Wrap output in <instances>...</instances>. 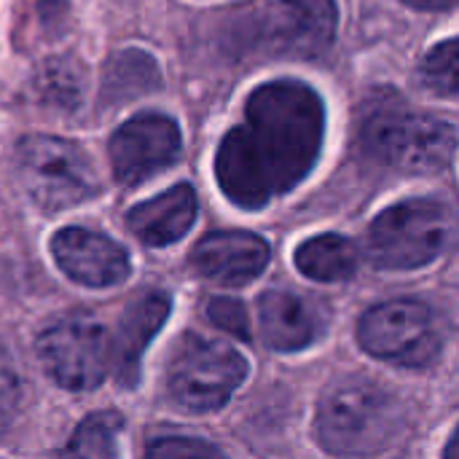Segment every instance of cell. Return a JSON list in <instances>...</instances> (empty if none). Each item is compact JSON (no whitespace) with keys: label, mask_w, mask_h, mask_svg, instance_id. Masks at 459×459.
Masks as SVG:
<instances>
[{"label":"cell","mask_w":459,"mask_h":459,"mask_svg":"<svg viewBox=\"0 0 459 459\" xmlns=\"http://www.w3.org/2000/svg\"><path fill=\"white\" fill-rule=\"evenodd\" d=\"M325 132L320 94L290 78L258 86L245 118L218 145L215 178L221 191L245 210H261L296 188L315 167Z\"/></svg>","instance_id":"cell-1"},{"label":"cell","mask_w":459,"mask_h":459,"mask_svg":"<svg viewBox=\"0 0 459 459\" xmlns=\"http://www.w3.org/2000/svg\"><path fill=\"white\" fill-rule=\"evenodd\" d=\"M317 441L336 457H374L406 433V409L395 393L366 377L333 382L317 406Z\"/></svg>","instance_id":"cell-2"},{"label":"cell","mask_w":459,"mask_h":459,"mask_svg":"<svg viewBox=\"0 0 459 459\" xmlns=\"http://www.w3.org/2000/svg\"><path fill=\"white\" fill-rule=\"evenodd\" d=\"M360 140L371 159L403 172H438L452 164L457 151L452 121L414 113L395 102L366 116Z\"/></svg>","instance_id":"cell-3"},{"label":"cell","mask_w":459,"mask_h":459,"mask_svg":"<svg viewBox=\"0 0 459 459\" xmlns=\"http://www.w3.org/2000/svg\"><path fill=\"white\" fill-rule=\"evenodd\" d=\"M452 231L455 212L444 199H406L374 218L366 253L379 269H420L444 253Z\"/></svg>","instance_id":"cell-4"},{"label":"cell","mask_w":459,"mask_h":459,"mask_svg":"<svg viewBox=\"0 0 459 459\" xmlns=\"http://www.w3.org/2000/svg\"><path fill=\"white\" fill-rule=\"evenodd\" d=\"M13 167L27 196L46 212L75 207L100 191L89 156L62 137H22L13 151Z\"/></svg>","instance_id":"cell-5"},{"label":"cell","mask_w":459,"mask_h":459,"mask_svg":"<svg viewBox=\"0 0 459 459\" xmlns=\"http://www.w3.org/2000/svg\"><path fill=\"white\" fill-rule=\"evenodd\" d=\"M247 377V360L229 344L199 333H186L167 368V387L178 406L188 411H218Z\"/></svg>","instance_id":"cell-6"},{"label":"cell","mask_w":459,"mask_h":459,"mask_svg":"<svg viewBox=\"0 0 459 459\" xmlns=\"http://www.w3.org/2000/svg\"><path fill=\"white\" fill-rule=\"evenodd\" d=\"M358 339L363 350L385 363L428 368L444 347V325L436 309L417 299H395L368 309Z\"/></svg>","instance_id":"cell-7"},{"label":"cell","mask_w":459,"mask_h":459,"mask_svg":"<svg viewBox=\"0 0 459 459\" xmlns=\"http://www.w3.org/2000/svg\"><path fill=\"white\" fill-rule=\"evenodd\" d=\"M38 360L62 390L89 393L110 374V342L89 315H67L38 336Z\"/></svg>","instance_id":"cell-8"},{"label":"cell","mask_w":459,"mask_h":459,"mask_svg":"<svg viewBox=\"0 0 459 459\" xmlns=\"http://www.w3.org/2000/svg\"><path fill=\"white\" fill-rule=\"evenodd\" d=\"M339 24L336 0H264L255 16L258 46L277 56H323Z\"/></svg>","instance_id":"cell-9"},{"label":"cell","mask_w":459,"mask_h":459,"mask_svg":"<svg viewBox=\"0 0 459 459\" xmlns=\"http://www.w3.org/2000/svg\"><path fill=\"white\" fill-rule=\"evenodd\" d=\"M180 126L169 116H134L121 124L110 137L113 175L124 186H137L172 167L180 156Z\"/></svg>","instance_id":"cell-10"},{"label":"cell","mask_w":459,"mask_h":459,"mask_svg":"<svg viewBox=\"0 0 459 459\" xmlns=\"http://www.w3.org/2000/svg\"><path fill=\"white\" fill-rule=\"evenodd\" d=\"M51 255L73 282L86 288H113L132 272L129 255L118 242L83 226L56 231L51 239Z\"/></svg>","instance_id":"cell-11"},{"label":"cell","mask_w":459,"mask_h":459,"mask_svg":"<svg viewBox=\"0 0 459 459\" xmlns=\"http://www.w3.org/2000/svg\"><path fill=\"white\" fill-rule=\"evenodd\" d=\"M258 320L264 342L277 352H299L315 344L325 325L328 312L320 301L293 290H266L258 299Z\"/></svg>","instance_id":"cell-12"},{"label":"cell","mask_w":459,"mask_h":459,"mask_svg":"<svg viewBox=\"0 0 459 459\" xmlns=\"http://www.w3.org/2000/svg\"><path fill=\"white\" fill-rule=\"evenodd\" d=\"M269 242L250 231H212L191 253L196 272L212 282L247 285L264 274L269 264Z\"/></svg>","instance_id":"cell-13"},{"label":"cell","mask_w":459,"mask_h":459,"mask_svg":"<svg viewBox=\"0 0 459 459\" xmlns=\"http://www.w3.org/2000/svg\"><path fill=\"white\" fill-rule=\"evenodd\" d=\"M167 317H169V296L161 290H148L126 307L116 328V339L110 344V368L116 371L121 387H134L140 382L143 355L151 339L167 323Z\"/></svg>","instance_id":"cell-14"},{"label":"cell","mask_w":459,"mask_h":459,"mask_svg":"<svg viewBox=\"0 0 459 459\" xmlns=\"http://www.w3.org/2000/svg\"><path fill=\"white\" fill-rule=\"evenodd\" d=\"M196 221V191L188 183L172 186L164 194L129 210L132 234L148 247H167L188 234Z\"/></svg>","instance_id":"cell-15"},{"label":"cell","mask_w":459,"mask_h":459,"mask_svg":"<svg viewBox=\"0 0 459 459\" xmlns=\"http://www.w3.org/2000/svg\"><path fill=\"white\" fill-rule=\"evenodd\" d=\"M296 266L315 282H342L358 272V247L342 234H320L296 250Z\"/></svg>","instance_id":"cell-16"},{"label":"cell","mask_w":459,"mask_h":459,"mask_svg":"<svg viewBox=\"0 0 459 459\" xmlns=\"http://www.w3.org/2000/svg\"><path fill=\"white\" fill-rule=\"evenodd\" d=\"M121 430H124L121 414L113 411L91 414L78 425L67 449L78 457H116Z\"/></svg>","instance_id":"cell-17"},{"label":"cell","mask_w":459,"mask_h":459,"mask_svg":"<svg viewBox=\"0 0 459 459\" xmlns=\"http://www.w3.org/2000/svg\"><path fill=\"white\" fill-rule=\"evenodd\" d=\"M422 83L441 97H457V40L438 43L422 62Z\"/></svg>","instance_id":"cell-18"},{"label":"cell","mask_w":459,"mask_h":459,"mask_svg":"<svg viewBox=\"0 0 459 459\" xmlns=\"http://www.w3.org/2000/svg\"><path fill=\"white\" fill-rule=\"evenodd\" d=\"M148 457H221L223 452L202 438L194 436H159L151 438L145 446Z\"/></svg>","instance_id":"cell-19"},{"label":"cell","mask_w":459,"mask_h":459,"mask_svg":"<svg viewBox=\"0 0 459 459\" xmlns=\"http://www.w3.org/2000/svg\"><path fill=\"white\" fill-rule=\"evenodd\" d=\"M207 312H210V320H212L218 328L234 333L237 339H250L247 309H245L239 301H234V299H212Z\"/></svg>","instance_id":"cell-20"},{"label":"cell","mask_w":459,"mask_h":459,"mask_svg":"<svg viewBox=\"0 0 459 459\" xmlns=\"http://www.w3.org/2000/svg\"><path fill=\"white\" fill-rule=\"evenodd\" d=\"M403 3H409V5H414V8H422V11H446V8H452L457 0H403Z\"/></svg>","instance_id":"cell-21"}]
</instances>
